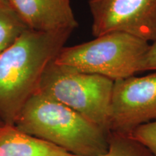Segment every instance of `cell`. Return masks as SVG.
I'll return each instance as SVG.
<instances>
[{
    "instance_id": "obj_1",
    "label": "cell",
    "mask_w": 156,
    "mask_h": 156,
    "mask_svg": "<svg viewBox=\"0 0 156 156\" xmlns=\"http://www.w3.org/2000/svg\"><path fill=\"white\" fill-rule=\"evenodd\" d=\"M73 31L40 32L28 28L0 54V118L14 125L19 113L38 90L45 70Z\"/></svg>"
},
{
    "instance_id": "obj_2",
    "label": "cell",
    "mask_w": 156,
    "mask_h": 156,
    "mask_svg": "<svg viewBox=\"0 0 156 156\" xmlns=\"http://www.w3.org/2000/svg\"><path fill=\"white\" fill-rule=\"evenodd\" d=\"M14 126L78 156H101L108 134L65 105L37 91L27 101Z\"/></svg>"
},
{
    "instance_id": "obj_3",
    "label": "cell",
    "mask_w": 156,
    "mask_h": 156,
    "mask_svg": "<svg viewBox=\"0 0 156 156\" xmlns=\"http://www.w3.org/2000/svg\"><path fill=\"white\" fill-rule=\"evenodd\" d=\"M150 43L133 35L111 32L90 41L63 47L54 62L81 73L116 81L144 72Z\"/></svg>"
},
{
    "instance_id": "obj_4",
    "label": "cell",
    "mask_w": 156,
    "mask_h": 156,
    "mask_svg": "<svg viewBox=\"0 0 156 156\" xmlns=\"http://www.w3.org/2000/svg\"><path fill=\"white\" fill-rule=\"evenodd\" d=\"M114 81L77 71L54 60L45 70L37 91L65 105L109 133Z\"/></svg>"
},
{
    "instance_id": "obj_5",
    "label": "cell",
    "mask_w": 156,
    "mask_h": 156,
    "mask_svg": "<svg viewBox=\"0 0 156 156\" xmlns=\"http://www.w3.org/2000/svg\"><path fill=\"white\" fill-rule=\"evenodd\" d=\"M155 121L156 71L114 81L109 132L129 135L138 126Z\"/></svg>"
},
{
    "instance_id": "obj_6",
    "label": "cell",
    "mask_w": 156,
    "mask_h": 156,
    "mask_svg": "<svg viewBox=\"0 0 156 156\" xmlns=\"http://www.w3.org/2000/svg\"><path fill=\"white\" fill-rule=\"evenodd\" d=\"M95 37L123 32L156 40V0H88Z\"/></svg>"
},
{
    "instance_id": "obj_7",
    "label": "cell",
    "mask_w": 156,
    "mask_h": 156,
    "mask_svg": "<svg viewBox=\"0 0 156 156\" xmlns=\"http://www.w3.org/2000/svg\"><path fill=\"white\" fill-rule=\"evenodd\" d=\"M9 5L31 30L73 31L78 26L69 0H9Z\"/></svg>"
},
{
    "instance_id": "obj_8",
    "label": "cell",
    "mask_w": 156,
    "mask_h": 156,
    "mask_svg": "<svg viewBox=\"0 0 156 156\" xmlns=\"http://www.w3.org/2000/svg\"><path fill=\"white\" fill-rule=\"evenodd\" d=\"M0 156H78L40 138L25 133L16 126H0Z\"/></svg>"
},
{
    "instance_id": "obj_9",
    "label": "cell",
    "mask_w": 156,
    "mask_h": 156,
    "mask_svg": "<svg viewBox=\"0 0 156 156\" xmlns=\"http://www.w3.org/2000/svg\"><path fill=\"white\" fill-rule=\"evenodd\" d=\"M28 28L10 6L0 2V54Z\"/></svg>"
},
{
    "instance_id": "obj_10",
    "label": "cell",
    "mask_w": 156,
    "mask_h": 156,
    "mask_svg": "<svg viewBox=\"0 0 156 156\" xmlns=\"http://www.w3.org/2000/svg\"><path fill=\"white\" fill-rule=\"evenodd\" d=\"M108 148L101 156H153L147 149L129 135L108 133Z\"/></svg>"
},
{
    "instance_id": "obj_11",
    "label": "cell",
    "mask_w": 156,
    "mask_h": 156,
    "mask_svg": "<svg viewBox=\"0 0 156 156\" xmlns=\"http://www.w3.org/2000/svg\"><path fill=\"white\" fill-rule=\"evenodd\" d=\"M129 136L156 156V121L138 126Z\"/></svg>"
},
{
    "instance_id": "obj_12",
    "label": "cell",
    "mask_w": 156,
    "mask_h": 156,
    "mask_svg": "<svg viewBox=\"0 0 156 156\" xmlns=\"http://www.w3.org/2000/svg\"><path fill=\"white\" fill-rule=\"evenodd\" d=\"M144 71H156V40L150 46L144 63Z\"/></svg>"
},
{
    "instance_id": "obj_13",
    "label": "cell",
    "mask_w": 156,
    "mask_h": 156,
    "mask_svg": "<svg viewBox=\"0 0 156 156\" xmlns=\"http://www.w3.org/2000/svg\"><path fill=\"white\" fill-rule=\"evenodd\" d=\"M0 2H2L9 5V0H0Z\"/></svg>"
},
{
    "instance_id": "obj_14",
    "label": "cell",
    "mask_w": 156,
    "mask_h": 156,
    "mask_svg": "<svg viewBox=\"0 0 156 156\" xmlns=\"http://www.w3.org/2000/svg\"><path fill=\"white\" fill-rule=\"evenodd\" d=\"M3 124H4V123H3L2 122H1V121H0V126H2Z\"/></svg>"
},
{
    "instance_id": "obj_15",
    "label": "cell",
    "mask_w": 156,
    "mask_h": 156,
    "mask_svg": "<svg viewBox=\"0 0 156 156\" xmlns=\"http://www.w3.org/2000/svg\"></svg>"
}]
</instances>
